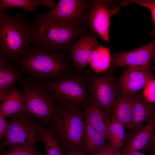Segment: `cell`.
Wrapping results in <instances>:
<instances>
[{
  "label": "cell",
  "mask_w": 155,
  "mask_h": 155,
  "mask_svg": "<svg viewBox=\"0 0 155 155\" xmlns=\"http://www.w3.org/2000/svg\"><path fill=\"white\" fill-rule=\"evenodd\" d=\"M67 155H73V152L72 150L67 151Z\"/></svg>",
  "instance_id": "33"
},
{
  "label": "cell",
  "mask_w": 155,
  "mask_h": 155,
  "mask_svg": "<svg viewBox=\"0 0 155 155\" xmlns=\"http://www.w3.org/2000/svg\"><path fill=\"white\" fill-rule=\"evenodd\" d=\"M155 52V38L151 42L136 49L112 54L110 67L128 68L132 66L150 67L151 60Z\"/></svg>",
  "instance_id": "11"
},
{
  "label": "cell",
  "mask_w": 155,
  "mask_h": 155,
  "mask_svg": "<svg viewBox=\"0 0 155 155\" xmlns=\"http://www.w3.org/2000/svg\"><path fill=\"white\" fill-rule=\"evenodd\" d=\"M142 94L148 101L155 104V78L147 83L143 88Z\"/></svg>",
  "instance_id": "27"
},
{
  "label": "cell",
  "mask_w": 155,
  "mask_h": 155,
  "mask_svg": "<svg viewBox=\"0 0 155 155\" xmlns=\"http://www.w3.org/2000/svg\"><path fill=\"white\" fill-rule=\"evenodd\" d=\"M50 128L67 151L82 150L85 120L84 113L78 107L61 104L51 119Z\"/></svg>",
  "instance_id": "3"
},
{
  "label": "cell",
  "mask_w": 155,
  "mask_h": 155,
  "mask_svg": "<svg viewBox=\"0 0 155 155\" xmlns=\"http://www.w3.org/2000/svg\"><path fill=\"white\" fill-rule=\"evenodd\" d=\"M108 139L117 147L120 149L124 145L125 138V127L116 120L112 118L108 123Z\"/></svg>",
  "instance_id": "24"
},
{
  "label": "cell",
  "mask_w": 155,
  "mask_h": 155,
  "mask_svg": "<svg viewBox=\"0 0 155 155\" xmlns=\"http://www.w3.org/2000/svg\"><path fill=\"white\" fill-rule=\"evenodd\" d=\"M150 148L153 149L155 155V132L154 137V138Z\"/></svg>",
  "instance_id": "32"
},
{
  "label": "cell",
  "mask_w": 155,
  "mask_h": 155,
  "mask_svg": "<svg viewBox=\"0 0 155 155\" xmlns=\"http://www.w3.org/2000/svg\"><path fill=\"white\" fill-rule=\"evenodd\" d=\"M37 83L49 90L61 104L78 107L88 105L90 98L87 80L80 75L72 74L57 80Z\"/></svg>",
  "instance_id": "7"
},
{
  "label": "cell",
  "mask_w": 155,
  "mask_h": 155,
  "mask_svg": "<svg viewBox=\"0 0 155 155\" xmlns=\"http://www.w3.org/2000/svg\"><path fill=\"white\" fill-rule=\"evenodd\" d=\"M32 43L40 48L53 51L70 50L80 35L84 27L71 28L50 23L34 20L31 24Z\"/></svg>",
  "instance_id": "4"
},
{
  "label": "cell",
  "mask_w": 155,
  "mask_h": 155,
  "mask_svg": "<svg viewBox=\"0 0 155 155\" xmlns=\"http://www.w3.org/2000/svg\"><path fill=\"white\" fill-rule=\"evenodd\" d=\"M8 122L9 125L3 135L1 148L36 146L38 142L42 141L35 123L25 115L11 117Z\"/></svg>",
  "instance_id": "9"
},
{
  "label": "cell",
  "mask_w": 155,
  "mask_h": 155,
  "mask_svg": "<svg viewBox=\"0 0 155 155\" xmlns=\"http://www.w3.org/2000/svg\"><path fill=\"white\" fill-rule=\"evenodd\" d=\"M123 6L131 3L140 5L148 9L151 12L154 25V30L152 31L151 36H155V0H132L121 2Z\"/></svg>",
  "instance_id": "25"
},
{
  "label": "cell",
  "mask_w": 155,
  "mask_h": 155,
  "mask_svg": "<svg viewBox=\"0 0 155 155\" xmlns=\"http://www.w3.org/2000/svg\"><path fill=\"white\" fill-rule=\"evenodd\" d=\"M155 114L153 104L148 101L138 92L133 93L131 127L125 136L124 143L140 131L144 123Z\"/></svg>",
  "instance_id": "14"
},
{
  "label": "cell",
  "mask_w": 155,
  "mask_h": 155,
  "mask_svg": "<svg viewBox=\"0 0 155 155\" xmlns=\"http://www.w3.org/2000/svg\"><path fill=\"white\" fill-rule=\"evenodd\" d=\"M0 155H4L3 154H1Z\"/></svg>",
  "instance_id": "36"
},
{
  "label": "cell",
  "mask_w": 155,
  "mask_h": 155,
  "mask_svg": "<svg viewBox=\"0 0 155 155\" xmlns=\"http://www.w3.org/2000/svg\"><path fill=\"white\" fill-rule=\"evenodd\" d=\"M35 125L45 145L44 153L41 155H67V151L50 128H45L35 123Z\"/></svg>",
  "instance_id": "21"
},
{
  "label": "cell",
  "mask_w": 155,
  "mask_h": 155,
  "mask_svg": "<svg viewBox=\"0 0 155 155\" xmlns=\"http://www.w3.org/2000/svg\"><path fill=\"white\" fill-rule=\"evenodd\" d=\"M55 5V1L52 0H0V11L10 7H17L29 12H33L38 6H43L52 9Z\"/></svg>",
  "instance_id": "22"
},
{
  "label": "cell",
  "mask_w": 155,
  "mask_h": 155,
  "mask_svg": "<svg viewBox=\"0 0 155 155\" xmlns=\"http://www.w3.org/2000/svg\"><path fill=\"white\" fill-rule=\"evenodd\" d=\"M92 0H60L50 11L36 13L34 20L46 22L71 28L84 27L88 23Z\"/></svg>",
  "instance_id": "5"
},
{
  "label": "cell",
  "mask_w": 155,
  "mask_h": 155,
  "mask_svg": "<svg viewBox=\"0 0 155 155\" xmlns=\"http://www.w3.org/2000/svg\"><path fill=\"white\" fill-rule=\"evenodd\" d=\"M154 105V108H155V104H153Z\"/></svg>",
  "instance_id": "35"
},
{
  "label": "cell",
  "mask_w": 155,
  "mask_h": 155,
  "mask_svg": "<svg viewBox=\"0 0 155 155\" xmlns=\"http://www.w3.org/2000/svg\"><path fill=\"white\" fill-rule=\"evenodd\" d=\"M119 9V6L111 7L107 1L92 0L88 19L90 31L96 33L103 40L109 43L110 20Z\"/></svg>",
  "instance_id": "10"
},
{
  "label": "cell",
  "mask_w": 155,
  "mask_h": 155,
  "mask_svg": "<svg viewBox=\"0 0 155 155\" xmlns=\"http://www.w3.org/2000/svg\"><path fill=\"white\" fill-rule=\"evenodd\" d=\"M155 132V114L147 121L145 125L124 144V155L134 151L150 148Z\"/></svg>",
  "instance_id": "15"
},
{
  "label": "cell",
  "mask_w": 155,
  "mask_h": 155,
  "mask_svg": "<svg viewBox=\"0 0 155 155\" xmlns=\"http://www.w3.org/2000/svg\"><path fill=\"white\" fill-rule=\"evenodd\" d=\"M154 78L150 67L132 66L127 68L118 78L121 96L138 92Z\"/></svg>",
  "instance_id": "13"
},
{
  "label": "cell",
  "mask_w": 155,
  "mask_h": 155,
  "mask_svg": "<svg viewBox=\"0 0 155 155\" xmlns=\"http://www.w3.org/2000/svg\"><path fill=\"white\" fill-rule=\"evenodd\" d=\"M133 93L120 96L117 99L110 114L114 119L129 130L131 127L132 107Z\"/></svg>",
  "instance_id": "18"
},
{
  "label": "cell",
  "mask_w": 155,
  "mask_h": 155,
  "mask_svg": "<svg viewBox=\"0 0 155 155\" xmlns=\"http://www.w3.org/2000/svg\"><path fill=\"white\" fill-rule=\"evenodd\" d=\"M73 155H86L84 152L81 150H72Z\"/></svg>",
  "instance_id": "31"
},
{
  "label": "cell",
  "mask_w": 155,
  "mask_h": 155,
  "mask_svg": "<svg viewBox=\"0 0 155 155\" xmlns=\"http://www.w3.org/2000/svg\"><path fill=\"white\" fill-rule=\"evenodd\" d=\"M111 57L109 50L100 45L95 51L89 64L96 73L103 72L110 66Z\"/></svg>",
  "instance_id": "23"
},
{
  "label": "cell",
  "mask_w": 155,
  "mask_h": 155,
  "mask_svg": "<svg viewBox=\"0 0 155 155\" xmlns=\"http://www.w3.org/2000/svg\"><path fill=\"white\" fill-rule=\"evenodd\" d=\"M87 82L92 101L110 115L121 96L118 78L108 71L100 74H90Z\"/></svg>",
  "instance_id": "8"
},
{
  "label": "cell",
  "mask_w": 155,
  "mask_h": 155,
  "mask_svg": "<svg viewBox=\"0 0 155 155\" xmlns=\"http://www.w3.org/2000/svg\"><path fill=\"white\" fill-rule=\"evenodd\" d=\"M0 113V139L1 140L9 126V123L5 119V117Z\"/></svg>",
  "instance_id": "29"
},
{
  "label": "cell",
  "mask_w": 155,
  "mask_h": 155,
  "mask_svg": "<svg viewBox=\"0 0 155 155\" xmlns=\"http://www.w3.org/2000/svg\"><path fill=\"white\" fill-rule=\"evenodd\" d=\"M20 87L25 99L26 116L47 121L52 119L59 110L61 104L51 92L36 82L24 79Z\"/></svg>",
  "instance_id": "6"
},
{
  "label": "cell",
  "mask_w": 155,
  "mask_h": 155,
  "mask_svg": "<svg viewBox=\"0 0 155 155\" xmlns=\"http://www.w3.org/2000/svg\"><path fill=\"white\" fill-rule=\"evenodd\" d=\"M84 113L85 121L108 140V115L92 101L86 106Z\"/></svg>",
  "instance_id": "17"
},
{
  "label": "cell",
  "mask_w": 155,
  "mask_h": 155,
  "mask_svg": "<svg viewBox=\"0 0 155 155\" xmlns=\"http://www.w3.org/2000/svg\"><path fill=\"white\" fill-rule=\"evenodd\" d=\"M108 139L85 121L82 150L86 155H93L104 146Z\"/></svg>",
  "instance_id": "19"
},
{
  "label": "cell",
  "mask_w": 155,
  "mask_h": 155,
  "mask_svg": "<svg viewBox=\"0 0 155 155\" xmlns=\"http://www.w3.org/2000/svg\"><path fill=\"white\" fill-rule=\"evenodd\" d=\"M152 58L154 59V60L155 61V52L153 55V57Z\"/></svg>",
  "instance_id": "34"
},
{
  "label": "cell",
  "mask_w": 155,
  "mask_h": 155,
  "mask_svg": "<svg viewBox=\"0 0 155 155\" xmlns=\"http://www.w3.org/2000/svg\"><path fill=\"white\" fill-rule=\"evenodd\" d=\"M126 155H148L139 151H134L131 152Z\"/></svg>",
  "instance_id": "30"
},
{
  "label": "cell",
  "mask_w": 155,
  "mask_h": 155,
  "mask_svg": "<svg viewBox=\"0 0 155 155\" xmlns=\"http://www.w3.org/2000/svg\"><path fill=\"white\" fill-rule=\"evenodd\" d=\"M120 150L108 140L104 146L93 155H124Z\"/></svg>",
  "instance_id": "28"
},
{
  "label": "cell",
  "mask_w": 155,
  "mask_h": 155,
  "mask_svg": "<svg viewBox=\"0 0 155 155\" xmlns=\"http://www.w3.org/2000/svg\"><path fill=\"white\" fill-rule=\"evenodd\" d=\"M11 62L22 75L38 83L64 78L70 66L65 52L46 50L34 45Z\"/></svg>",
  "instance_id": "1"
},
{
  "label": "cell",
  "mask_w": 155,
  "mask_h": 155,
  "mask_svg": "<svg viewBox=\"0 0 155 155\" xmlns=\"http://www.w3.org/2000/svg\"><path fill=\"white\" fill-rule=\"evenodd\" d=\"M22 75L11 63L0 56V90L12 89L14 83L22 80Z\"/></svg>",
  "instance_id": "20"
},
{
  "label": "cell",
  "mask_w": 155,
  "mask_h": 155,
  "mask_svg": "<svg viewBox=\"0 0 155 155\" xmlns=\"http://www.w3.org/2000/svg\"><path fill=\"white\" fill-rule=\"evenodd\" d=\"M97 34L90 31L82 34L71 49V59L78 69L86 70L94 52L100 45L97 40Z\"/></svg>",
  "instance_id": "12"
},
{
  "label": "cell",
  "mask_w": 155,
  "mask_h": 155,
  "mask_svg": "<svg viewBox=\"0 0 155 155\" xmlns=\"http://www.w3.org/2000/svg\"><path fill=\"white\" fill-rule=\"evenodd\" d=\"M24 97L14 85L9 94L1 104L0 113L5 117L21 116L25 114Z\"/></svg>",
  "instance_id": "16"
},
{
  "label": "cell",
  "mask_w": 155,
  "mask_h": 155,
  "mask_svg": "<svg viewBox=\"0 0 155 155\" xmlns=\"http://www.w3.org/2000/svg\"><path fill=\"white\" fill-rule=\"evenodd\" d=\"M32 42L31 24L24 14L17 11L12 16L0 11V56L11 62L27 51Z\"/></svg>",
  "instance_id": "2"
},
{
  "label": "cell",
  "mask_w": 155,
  "mask_h": 155,
  "mask_svg": "<svg viewBox=\"0 0 155 155\" xmlns=\"http://www.w3.org/2000/svg\"><path fill=\"white\" fill-rule=\"evenodd\" d=\"M4 155H41L36 146H24L10 148L4 152Z\"/></svg>",
  "instance_id": "26"
}]
</instances>
